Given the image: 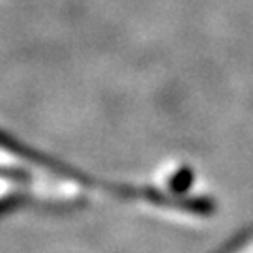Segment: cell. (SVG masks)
Returning <instances> with one entry per match:
<instances>
[{"label": "cell", "instance_id": "obj_1", "mask_svg": "<svg viewBox=\"0 0 253 253\" xmlns=\"http://www.w3.org/2000/svg\"><path fill=\"white\" fill-rule=\"evenodd\" d=\"M191 180H193V174H191L190 169H182L180 172L174 174V178L171 180V188H174V190H186L191 184Z\"/></svg>", "mask_w": 253, "mask_h": 253}, {"label": "cell", "instance_id": "obj_2", "mask_svg": "<svg viewBox=\"0 0 253 253\" xmlns=\"http://www.w3.org/2000/svg\"><path fill=\"white\" fill-rule=\"evenodd\" d=\"M236 253H253V240L250 242V244H246L240 252H236Z\"/></svg>", "mask_w": 253, "mask_h": 253}]
</instances>
